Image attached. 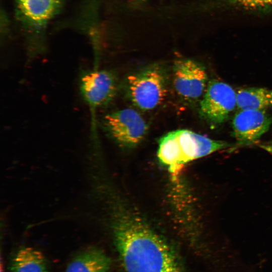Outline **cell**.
I'll list each match as a JSON object with an SVG mask.
<instances>
[{
    "instance_id": "cell-1",
    "label": "cell",
    "mask_w": 272,
    "mask_h": 272,
    "mask_svg": "<svg viewBox=\"0 0 272 272\" xmlns=\"http://www.w3.org/2000/svg\"><path fill=\"white\" fill-rule=\"evenodd\" d=\"M114 237L126 272H182L174 251L137 215L121 214Z\"/></svg>"
},
{
    "instance_id": "cell-4",
    "label": "cell",
    "mask_w": 272,
    "mask_h": 272,
    "mask_svg": "<svg viewBox=\"0 0 272 272\" xmlns=\"http://www.w3.org/2000/svg\"><path fill=\"white\" fill-rule=\"evenodd\" d=\"M79 86L81 95L90 111L91 129L94 131L95 112L113 99L117 90L116 79L109 71L93 68L81 73Z\"/></svg>"
},
{
    "instance_id": "cell-2",
    "label": "cell",
    "mask_w": 272,
    "mask_h": 272,
    "mask_svg": "<svg viewBox=\"0 0 272 272\" xmlns=\"http://www.w3.org/2000/svg\"><path fill=\"white\" fill-rule=\"evenodd\" d=\"M158 144V158L174 177L190 162L230 146L227 142L186 129L168 132L159 139Z\"/></svg>"
},
{
    "instance_id": "cell-5",
    "label": "cell",
    "mask_w": 272,
    "mask_h": 272,
    "mask_svg": "<svg viewBox=\"0 0 272 272\" xmlns=\"http://www.w3.org/2000/svg\"><path fill=\"white\" fill-rule=\"evenodd\" d=\"M106 131L120 144L132 147L145 137L148 127L136 110L125 108L106 114L102 119Z\"/></svg>"
},
{
    "instance_id": "cell-9",
    "label": "cell",
    "mask_w": 272,
    "mask_h": 272,
    "mask_svg": "<svg viewBox=\"0 0 272 272\" xmlns=\"http://www.w3.org/2000/svg\"><path fill=\"white\" fill-rule=\"evenodd\" d=\"M62 0H16L22 15L36 25H41L51 19L60 7Z\"/></svg>"
},
{
    "instance_id": "cell-13",
    "label": "cell",
    "mask_w": 272,
    "mask_h": 272,
    "mask_svg": "<svg viewBox=\"0 0 272 272\" xmlns=\"http://www.w3.org/2000/svg\"><path fill=\"white\" fill-rule=\"evenodd\" d=\"M236 6L245 10L266 12L272 10V0H231Z\"/></svg>"
},
{
    "instance_id": "cell-8",
    "label": "cell",
    "mask_w": 272,
    "mask_h": 272,
    "mask_svg": "<svg viewBox=\"0 0 272 272\" xmlns=\"http://www.w3.org/2000/svg\"><path fill=\"white\" fill-rule=\"evenodd\" d=\"M271 121L264 110H240L232 121L234 135L241 144L251 143L268 130Z\"/></svg>"
},
{
    "instance_id": "cell-7",
    "label": "cell",
    "mask_w": 272,
    "mask_h": 272,
    "mask_svg": "<svg viewBox=\"0 0 272 272\" xmlns=\"http://www.w3.org/2000/svg\"><path fill=\"white\" fill-rule=\"evenodd\" d=\"M173 73L174 89L182 98L194 101L205 93L208 76L205 68L197 62L178 59L174 63Z\"/></svg>"
},
{
    "instance_id": "cell-11",
    "label": "cell",
    "mask_w": 272,
    "mask_h": 272,
    "mask_svg": "<svg viewBox=\"0 0 272 272\" xmlns=\"http://www.w3.org/2000/svg\"><path fill=\"white\" fill-rule=\"evenodd\" d=\"M9 268L11 272H48V263L40 251L31 247H23L11 258Z\"/></svg>"
},
{
    "instance_id": "cell-10",
    "label": "cell",
    "mask_w": 272,
    "mask_h": 272,
    "mask_svg": "<svg viewBox=\"0 0 272 272\" xmlns=\"http://www.w3.org/2000/svg\"><path fill=\"white\" fill-rule=\"evenodd\" d=\"M111 260L97 248L85 250L77 255L66 266L65 272H108Z\"/></svg>"
},
{
    "instance_id": "cell-6",
    "label": "cell",
    "mask_w": 272,
    "mask_h": 272,
    "mask_svg": "<svg viewBox=\"0 0 272 272\" xmlns=\"http://www.w3.org/2000/svg\"><path fill=\"white\" fill-rule=\"evenodd\" d=\"M237 106L236 93L228 84L219 80L210 81L200 103L199 112L214 124L226 121Z\"/></svg>"
},
{
    "instance_id": "cell-12",
    "label": "cell",
    "mask_w": 272,
    "mask_h": 272,
    "mask_svg": "<svg viewBox=\"0 0 272 272\" xmlns=\"http://www.w3.org/2000/svg\"><path fill=\"white\" fill-rule=\"evenodd\" d=\"M237 106L240 110H264L272 107V89L247 88L236 93Z\"/></svg>"
},
{
    "instance_id": "cell-3",
    "label": "cell",
    "mask_w": 272,
    "mask_h": 272,
    "mask_svg": "<svg viewBox=\"0 0 272 272\" xmlns=\"http://www.w3.org/2000/svg\"><path fill=\"white\" fill-rule=\"evenodd\" d=\"M127 90L132 102L144 110L155 109L167 95L164 73L157 66H152L127 78Z\"/></svg>"
}]
</instances>
